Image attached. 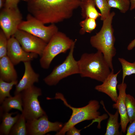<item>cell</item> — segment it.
Returning a JSON list of instances; mask_svg holds the SVG:
<instances>
[{
  "label": "cell",
  "mask_w": 135,
  "mask_h": 135,
  "mask_svg": "<svg viewBox=\"0 0 135 135\" xmlns=\"http://www.w3.org/2000/svg\"><path fill=\"white\" fill-rule=\"evenodd\" d=\"M125 102L129 122L135 120V98L129 94H126Z\"/></svg>",
  "instance_id": "cb8c5ba5"
},
{
  "label": "cell",
  "mask_w": 135,
  "mask_h": 135,
  "mask_svg": "<svg viewBox=\"0 0 135 135\" xmlns=\"http://www.w3.org/2000/svg\"><path fill=\"white\" fill-rule=\"evenodd\" d=\"M14 65L7 56L0 58V78L10 82L17 80V74Z\"/></svg>",
  "instance_id": "2e32d148"
},
{
  "label": "cell",
  "mask_w": 135,
  "mask_h": 135,
  "mask_svg": "<svg viewBox=\"0 0 135 135\" xmlns=\"http://www.w3.org/2000/svg\"><path fill=\"white\" fill-rule=\"evenodd\" d=\"M20 0H6L4 7L14 8H18V4Z\"/></svg>",
  "instance_id": "f1b7e54d"
},
{
  "label": "cell",
  "mask_w": 135,
  "mask_h": 135,
  "mask_svg": "<svg viewBox=\"0 0 135 135\" xmlns=\"http://www.w3.org/2000/svg\"><path fill=\"white\" fill-rule=\"evenodd\" d=\"M126 130V135H135V120L130 123Z\"/></svg>",
  "instance_id": "4dcf8cb0"
},
{
  "label": "cell",
  "mask_w": 135,
  "mask_h": 135,
  "mask_svg": "<svg viewBox=\"0 0 135 135\" xmlns=\"http://www.w3.org/2000/svg\"><path fill=\"white\" fill-rule=\"evenodd\" d=\"M120 72V70L114 73V70H111L102 84L96 86L94 88L98 91L106 94L115 103L117 101L118 96L117 90L118 83L117 77Z\"/></svg>",
  "instance_id": "5bb4252c"
},
{
  "label": "cell",
  "mask_w": 135,
  "mask_h": 135,
  "mask_svg": "<svg viewBox=\"0 0 135 135\" xmlns=\"http://www.w3.org/2000/svg\"><path fill=\"white\" fill-rule=\"evenodd\" d=\"M100 103L102 105L104 110L109 116L107 121L106 131L104 135L122 134V132L119 131V128L120 126V122H118L119 114L118 110H116L114 114H112L107 110L102 100L100 101Z\"/></svg>",
  "instance_id": "e0dca14e"
},
{
  "label": "cell",
  "mask_w": 135,
  "mask_h": 135,
  "mask_svg": "<svg viewBox=\"0 0 135 135\" xmlns=\"http://www.w3.org/2000/svg\"><path fill=\"white\" fill-rule=\"evenodd\" d=\"M78 62L79 74L82 78H88L102 82L111 71L103 54L98 51L83 53Z\"/></svg>",
  "instance_id": "3957f363"
},
{
  "label": "cell",
  "mask_w": 135,
  "mask_h": 135,
  "mask_svg": "<svg viewBox=\"0 0 135 135\" xmlns=\"http://www.w3.org/2000/svg\"><path fill=\"white\" fill-rule=\"evenodd\" d=\"M74 42L63 32L58 31L55 33L47 43L40 57V62L42 68L48 69L54 59L70 50Z\"/></svg>",
  "instance_id": "5b68a950"
},
{
  "label": "cell",
  "mask_w": 135,
  "mask_h": 135,
  "mask_svg": "<svg viewBox=\"0 0 135 135\" xmlns=\"http://www.w3.org/2000/svg\"><path fill=\"white\" fill-rule=\"evenodd\" d=\"M38 55L25 51L13 36L8 39L7 56L14 65L21 62L31 61L37 58Z\"/></svg>",
  "instance_id": "7c38bea8"
},
{
  "label": "cell",
  "mask_w": 135,
  "mask_h": 135,
  "mask_svg": "<svg viewBox=\"0 0 135 135\" xmlns=\"http://www.w3.org/2000/svg\"><path fill=\"white\" fill-rule=\"evenodd\" d=\"M118 60L121 64L122 71V82H124L126 76L135 74V61L132 63L128 62L122 58Z\"/></svg>",
  "instance_id": "603a6c76"
},
{
  "label": "cell",
  "mask_w": 135,
  "mask_h": 135,
  "mask_svg": "<svg viewBox=\"0 0 135 135\" xmlns=\"http://www.w3.org/2000/svg\"><path fill=\"white\" fill-rule=\"evenodd\" d=\"M80 1H82V0H80Z\"/></svg>",
  "instance_id": "d590c367"
},
{
  "label": "cell",
  "mask_w": 135,
  "mask_h": 135,
  "mask_svg": "<svg viewBox=\"0 0 135 135\" xmlns=\"http://www.w3.org/2000/svg\"><path fill=\"white\" fill-rule=\"evenodd\" d=\"M26 119L22 114L12 128L9 134L11 135H27Z\"/></svg>",
  "instance_id": "44dd1931"
},
{
  "label": "cell",
  "mask_w": 135,
  "mask_h": 135,
  "mask_svg": "<svg viewBox=\"0 0 135 135\" xmlns=\"http://www.w3.org/2000/svg\"><path fill=\"white\" fill-rule=\"evenodd\" d=\"M111 8L118 9L120 12L126 13L130 9V0H106Z\"/></svg>",
  "instance_id": "d4e9b609"
},
{
  "label": "cell",
  "mask_w": 135,
  "mask_h": 135,
  "mask_svg": "<svg viewBox=\"0 0 135 135\" xmlns=\"http://www.w3.org/2000/svg\"><path fill=\"white\" fill-rule=\"evenodd\" d=\"M44 24L29 14L27 16L26 20L22 22L18 29L36 36L47 43L52 36L58 31V30L54 24L48 26Z\"/></svg>",
  "instance_id": "ba28073f"
},
{
  "label": "cell",
  "mask_w": 135,
  "mask_h": 135,
  "mask_svg": "<svg viewBox=\"0 0 135 135\" xmlns=\"http://www.w3.org/2000/svg\"><path fill=\"white\" fill-rule=\"evenodd\" d=\"M13 96L6 98L1 104L0 110L4 113L8 112L12 109L18 110L22 112L23 110L21 93L14 94Z\"/></svg>",
  "instance_id": "ac0fdd59"
},
{
  "label": "cell",
  "mask_w": 135,
  "mask_h": 135,
  "mask_svg": "<svg viewBox=\"0 0 135 135\" xmlns=\"http://www.w3.org/2000/svg\"><path fill=\"white\" fill-rule=\"evenodd\" d=\"M26 124L27 135H43L52 131L57 132L63 126L61 122L50 121L46 114L38 119L27 120Z\"/></svg>",
  "instance_id": "30bf717a"
},
{
  "label": "cell",
  "mask_w": 135,
  "mask_h": 135,
  "mask_svg": "<svg viewBox=\"0 0 135 135\" xmlns=\"http://www.w3.org/2000/svg\"><path fill=\"white\" fill-rule=\"evenodd\" d=\"M96 6L99 9L101 14V20L103 21L110 15L111 8L106 0H94Z\"/></svg>",
  "instance_id": "4316f807"
},
{
  "label": "cell",
  "mask_w": 135,
  "mask_h": 135,
  "mask_svg": "<svg viewBox=\"0 0 135 135\" xmlns=\"http://www.w3.org/2000/svg\"><path fill=\"white\" fill-rule=\"evenodd\" d=\"M115 14L114 12H111L109 16L103 21L99 31L91 36L90 39L92 46L103 54L111 70H114L113 58L116 54L114 46L115 38L112 25Z\"/></svg>",
  "instance_id": "7a4b0ae2"
},
{
  "label": "cell",
  "mask_w": 135,
  "mask_h": 135,
  "mask_svg": "<svg viewBox=\"0 0 135 135\" xmlns=\"http://www.w3.org/2000/svg\"><path fill=\"white\" fill-rule=\"evenodd\" d=\"M20 92L23 108L22 114L26 120L38 119L46 114L38 99L42 94L40 88L34 85Z\"/></svg>",
  "instance_id": "52a82bcc"
},
{
  "label": "cell",
  "mask_w": 135,
  "mask_h": 135,
  "mask_svg": "<svg viewBox=\"0 0 135 135\" xmlns=\"http://www.w3.org/2000/svg\"><path fill=\"white\" fill-rule=\"evenodd\" d=\"M96 20L94 19L86 18L81 21L80 23L81 28L80 30V34H83L86 32H91L96 27Z\"/></svg>",
  "instance_id": "484cf974"
},
{
  "label": "cell",
  "mask_w": 135,
  "mask_h": 135,
  "mask_svg": "<svg viewBox=\"0 0 135 135\" xmlns=\"http://www.w3.org/2000/svg\"><path fill=\"white\" fill-rule=\"evenodd\" d=\"M22 21V15L18 8L4 7L0 11V27L8 39L14 35Z\"/></svg>",
  "instance_id": "9c48e42d"
},
{
  "label": "cell",
  "mask_w": 135,
  "mask_h": 135,
  "mask_svg": "<svg viewBox=\"0 0 135 135\" xmlns=\"http://www.w3.org/2000/svg\"><path fill=\"white\" fill-rule=\"evenodd\" d=\"M18 83V80L7 82L0 78V103L1 104L5 99L11 96L10 92L14 85Z\"/></svg>",
  "instance_id": "7402d4cb"
},
{
  "label": "cell",
  "mask_w": 135,
  "mask_h": 135,
  "mask_svg": "<svg viewBox=\"0 0 135 135\" xmlns=\"http://www.w3.org/2000/svg\"><path fill=\"white\" fill-rule=\"evenodd\" d=\"M80 0H29L30 14L44 24H54L70 18L80 6Z\"/></svg>",
  "instance_id": "6da1fadb"
},
{
  "label": "cell",
  "mask_w": 135,
  "mask_h": 135,
  "mask_svg": "<svg viewBox=\"0 0 135 135\" xmlns=\"http://www.w3.org/2000/svg\"><path fill=\"white\" fill-rule=\"evenodd\" d=\"M13 113H4L2 115V122L0 126V135L9 134L10 131L20 116L18 114L14 117H12Z\"/></svg>",
  "instance_id": "ffe728a7"
},
{
  "label": "cell",
  "mask_w": 135,
  "mask_h": 135,
  "mask_svg": "<svg viewBox=\"0 0 135 135\" xmlns=\"http://www.w3.org/2000/svg\"><path fill=\"white\" fill-rule=\"evenodd\" d=\"M8 39L2 30L0 31V58L7 56Z\"/></svg>",
  "instance_id": "83f0119b"
},
{
  "label": "cell",
  "mask_w": 135,
  "mask_h": 135,
  "mask_svg": "<svg viewBox=\"0 0 135 135\" xmlns=\"http://www.w3.org/2000/svg\"><path fill=\"white\" fill-rule=\"evenodd\" d=\"M53 99L62 100L64 104L72 110V112L68 121L60 131L56 132V135H65L70 128L78 123L84 120H94L100 116V112L98 111L100 104L96 100H90L87 105L83 107L75 108L68 104L63 94L60 93H56L53 98H48V100Z\"/></svg>",
  "instance_id": "277c9868"
},
{
  "label": "cell",
  "mask_w": 135,
  "mask_h": 135,
  "mask_svg": "<svg viewBox=\"0 0 135 135\" xmlns=\"http://www.w3.org/2000/svg\"><path fill=\"white\" fill-rule=\"evenodd\" d=\"M13 36L25 51L28 52L35 53L40 57L47 44L40 38L19 29Z\"/></svg>",
  "instance_id": "8fae6325"
},
{
  "label": "cell",
  "mask_w": 135,
  "mask_h": 135,
  "mask_svg": "<svg viewBox=\"0 0 135 135\" xmlns=\"http://www.w3.org/2000/svg\"><path fill=\"white\" fill-rule=\"evenodd\" d=\"M76 40L74 41L66 58L61 64L56 66L51 73L44 79L47 85L55 86L62 79L70 75L79 74L78 61L74 59V52Z\"/></svg>",
  "instance_id": "8992f818"
},
{
  "label": "cell",
  "mask_w": 135,
  "mask_h": 135,
  "mask_svg": "<svg viewBox=\"0 0 135 135\" xmlns=\"http://www.w3.org/2000/svg\"><path fill=\"white\" fill-rule=\"evenodd\" d=\"M6 0H0V8L1 9L4 6Z\"/></svg>",
  "instance_id": "e575fe53"
},
{
  "label": "cell",
  "mask_w": 135,
  "mask_h": 135,
  "mask_svg": "<svg viewBox=\"0 0 135 135\" xmlns=\"http://www.w3.org/2000/svg\"><path fill=\"white\" fill-rule=\"evenodd\" d=\"M81 130L77 129L75 126H74L70 128L66 132L68 135H80V132Z\"/></svg>",
  "instance_id": "1f68e13d"
},
{
  "label": "cell",
  "mask_w": 135,
  "mask_h": 135,
  "mask_svg": "<svg viewBox=\"0 0 135 135\" xmlns=\"http://www.w3.org/2000/svg\"><path fill=\"white\" fill-rule=\"evenodd\" d=\"M130 10H132L135 9V0H130Z\"/></svg>",
  "instance_id": "836d02e7"
},
{
  "label": "cell",
  "mask_w": 135,
  "mask_h": 135,
  "mask_svg": "<svg viewBox=\"0 0 135 135\" xmlns=\"http://www.w3.org/2000/svg\"><path fill=\"white\" fill-rule=\"evenodd\" d=\"M94 0H84L81 1L80 6L81 14L84 18H90L96 20L100 17L101 14L95 8Z\"/></svg>",
  "instance_id": "d6986e66"
},
{
  "label": "cell",
  "mask_w": 135,
  "mask_h": 135,
  "mask_svg": "<svg viewBox=\"0 0 135 135\" xmlns=\"http://www.w3.org/2000/svg\"><path fill=\"white\" fill-rule=\"evenodd\" d=\"M135 47V38L132 40L128 45L127 48L130 50H132Z\"/></svg>",
  "instance_id": "d6a6232c"
},
{
  "label": "cell",
  "mask_w": 135,
  "mask_h": 135,
  "mask_svg": "<svg viewBox=\"0 0 135 135\" xmlns=\"http://www.w3.org/2000/svg\"></svg>",
  "instance_id": "8d00e7d4"
},
{
  "label": "cell",
  "mask_w": 135,
  "mask_h": 135,
  "mask_svg": "<svg viewBox=\"0 0 135 135\" xmlns=\"http://www.w3.org/2000/svg\"><path fill=\"white\" fill-rule=\"evenodd\" d=\"M127 86L126 84L124 82H122L117 85V88L119 91L118 98L116 102L112 105L113 108L118 111L120 117L121 132L124 133L126 132L127 125L129 122L125 102Z\"/></svg>",
  "instance_id": "4fadbf2b"
},
{
  "label": "cell",
  "mask_w": 135,
  "mask_h": 135,
  "mask_svg": "<svg viewBox=\"0 0 135 135\" xmlns=\"http://www.w3.org/2000/svg\"><path fill=\"white\" fill-rule=\"evenodd\" d=\"M24 63V73L21 79L16 85L14 94L20 92L34 85V83L39 81V75L34 70L31 61L26 62Z\"/></svg>",
  "instance_id": "9a60e30c"
},
{
  "label": "cell",
  "mask_w": 135,
  "mask_h": 135,
  "mask_svg": "<svg viewBox=\"0 0 135 135\" xmlns=\"http://www.w3.org/2000/svg\"><path fill=\"white\" fill-rule=\"evenodd\" d=\"M108 117V116L106 114H104L102 116H100L98 118L96 119L93 120L92 122L88 126L85 127L84 128H86L88 127H89L94 122H97L98 123L97 126V127L98 128H101L100 123L101 121L107 119Z\"/></svg>",
  "instance_id": "f546056e"
}]
</instances>
